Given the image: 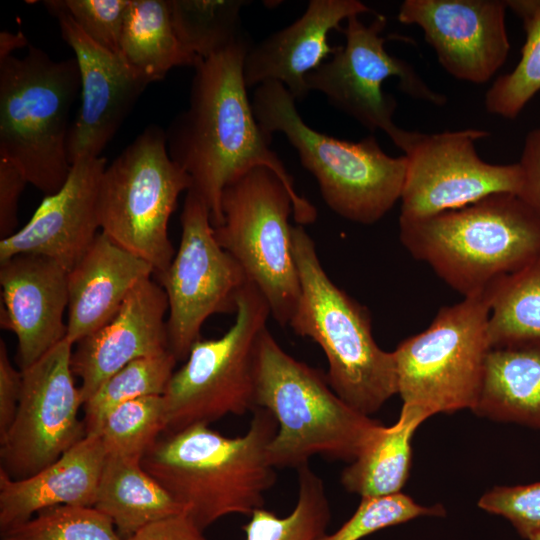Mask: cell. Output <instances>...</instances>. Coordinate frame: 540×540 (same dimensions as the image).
<instances>
[{"instance_id": "obj_28", "label": "cell", "mask_w": 540, "mask_h": 540, "mask_svg": "<svg viewBox=\"0 0 540 540\" xmlns=\"http://www.w3.org/2000/svg\"><path fill=\"white\" fill-rule=\"evenodd\" d=\"M488 290L491 348L540 339V255Z\"/></svg>"}, {"instance_id": "obj_3", "label": "cell", "mask_w": 540, "mask_h": 540, "mask_svg": "<svg viewBox=\"0 0 540 540\" xmlns=\"http://www.w3.org/2000/svg\"><path fill=\"white\" fill-rule=\"evenodd\" d=\"M399 239L469 297L540 255V215L519 195L497 193L428 218L399 219Z\"/></svg>"}, {"instance_id": "obj_14", "label": "cell", "mask_w": 540, "mask_h": 540, "mask_svg": "<svg viewBox=\"0 0 540 540\" xmlns=\"http://www.w3.org/2000/svg\"><path fill=\"white\" fill-rule=\"evenodd\" d=\"M73 347L65 338L21 370L18 408L0 439V469L12 479L41 471L85 437L79 419L83 402L71 368Z\"/></svg>"}, {"instance_id": "obj_12", "label": "cell", "mask_w": 540, "mask_h": 540, "mask_svg": "<svg viewBox=\"0 0 540 540\" xmlns=\"http://www.w3.org/2000/svg\"><path fill=\"white\" fill-rule=\"evenodd\" d=\"M386 24L387 18L381 13L369 25L359 16L348 18L340 31L345 45L310 72L306 83L310 92H321L332 106L371 132L382 130L404 152L415 131L404 130L394 122L397 101L383 90L384 81L395 77L403 93L436 106L445 105L447 98L431 89L409 62L389 54L382 36Z\"/></svg>"}, {"instance_id": "obj_9", "label": "cell", "mask_w": 540, "mask_h": 540, "mask_svg": "<svg viewBox=\"0 0 540 540\" xmlns=\"http://www.w3.org/2000/svg\"><path fill=\"white\" fill-rule=\"evenodd\" d=\"M489 313L487 289L440 308L424 331L398 344L393 354L403 406L429 417L474 409L491 349Z\"/></svg>"}, {"instance_id": "obj_10", "label": "cell", "mask_w": 540, "mask_h": 540, "mask_svg": "<svg viewBox=\"0 0 540 540\" xmlns=\"http://www.w3.org/2000/svg\"><path fill=\"white\" fill-rule=\"evenodd\" d=\"M235 314L221 337L197 340L183 366L173 373L162 395L165 434L256 408V348L271 311L250 281L239 293Z\"/></svg>"}, {"instance_id": "obj_26", "label": "cell", "mask_w": 540, "mask_h": 540, "mask_svg": "<svg viewBox=\"0 0 540 540\" xmlns=\"http://www.w3.org/2000/svg\"><path fill=\"white\" fill-rule=\"evenodd\" d=\"M429 416L422 410L402 406L392 426L381 425L361 453L341 474L343 487L363 497L400 493L409 477L411 440Z\"/></svg>"}, {"instance_id": "obj_27", "label": "cell", "mask_w": 540, "mask_h": 540, "mask_svg": "<svg viewBox=\"0 0 540 540\" xmlns=\"http://www.w3.org/2000/svg\"><path fill=\"white\" fill-rule=\"evenodd\" d=\"M119 52L151 83L175 67H195L202 59L187 51L178 39L170 0H130Z\"/></svg>"}, {"instance_id": "obj_13", "label": "cell", "mask_w": 540, "mask_h": 540, "mask_svg": "<svg viewBox=\"0 0 540 540\" xmlns=\"http://www.w3.org/2000/svg\"><path fill=\"white\" fill-rule=\"evenodd\" d=\"M180 223L178 250L157 279L168 300L169 350L177 361H184L211 315L236 312L239 293L249 280L217 242L210 211L191 190Z\"/></svg>"}, {"instance_id": "obj_31", "label": "cell", "mask_w": 540, "mask_h": 540, "mask_svg": "<svg viewBox=\"0 0 540 540\" xmlns=\"http://www.w3.org/2000/svg\"><path fill=\"white\" fill-rule=\"evenodd\" d=\"M298 498L285 517L260 508L242 527L245 540H316L326 533L330 507L322 479L309 464L298 469Z\"/></svg>"}, {"instance_id": "obj_25", "label": "cell", "mask_w": 540, "mask_h": 540, "mask_svg": "<svg viewBox=\"0 0 540 540\" xmlns=\"http://www.w3.org/2000/svg\"><path fill=\"white\" fill-rule=\"evenodd\" d=\"M94 508L128 540L146 525L185 512L137 458L107 455Z\"/></svg>"}, {"instance_id": "obj_41", "label": "cell", "mask_w": 540, "mask_h": 540, "mask_svg": "<svg viewBox=\"0 0 540 540\" xmlns=\"http://www.w3.org/2000/svg\"><path fill=\"white\" fill-rule=\"evenodd\" d=\"M203 532L182 512L146 525L128 540H208Z\"/></svg>"}, {"instance_id": "obj_30", "label": "cell", "mask_w": 540, "mask_h": 540, "mask_svg": "<svg viewBox=\"0 0 540 540\" xmlns=\"http://www.w3.org/2000/svg\"><path fill=\"white\" fill-rule=\"evenodd\" d=\"M506 2L522 20L525 42L517 65L493 82L485 94L484 104L489 113L514 119L540 92V0Z\"/></svg>"}, {"instance_id": "obj_15", "label": "cell", "mask_w": 540, "mask_h": 540, "mask_svg": "<svg viewBox=\"0 0 540 540\" xmlns=\"http://www.w3.org/2000/svg\"><path fill=\"white\" fill-rule=\"evenodd\" d=\"M489 135L481 129L439 133L415 132L404 151L406 175L401 193V220L424 219L459 209L497 193L519 194V163L483 161L475 144Z\"/></svg>"}, {"instance_id": "obj_36", "label": "cell", "mask_w": 540, "mask_h": 540, "mask_svg": "<svg viewBox=\"0 0 540 540\" xmlns=\"http://www.w3.org/2000/svg\"><path fill=\"white\" fill-rule=\"evenodd\" d=\"M129 3L130 0H49L43 5L64 11L91 40L118 53Z\"/></svg>"}, {"instance_id": "obj_18", "label": "cell", "mask_w": 540, "mask_h": 540, "mask_svg": "<svg viewBox=\"0 0 540 540\" xmlns=\"http://www.w3.org/2000/svg\"><path fill=\"white\" fill-rule=\"evenodd\" d=\"M106 166L101 156L73 163L64 185L44 197L21 229L0 240V262L33 254L71 271L98 234V189Z\"/></svg>"}, {"instance_id": "obj_34", "label": "cell", "mask_w": 540, "mask_h": 540, "mask_svg": "<svg viewBox=\"0 0 540 540\" xmlns=\"http://www.w3.org/2000/svg\"><path fill=\"white\" fill-rule=\"evenodd\" d=\"M2 540H124L112 520L94 507L55 506L1 532Z\"/></svg>"}, {"instance_id": "obj_2", "label": "cell", "mask_w": 540, "mask_h": 540, "mask_svg": "<svg viewBox=\"0 0 540 540\" xmlns=\"http://www.w3.org/2000/svg\"><path fill=\"white\" fill-rule=\"evenodd\" d=\"M252 412L242 436L227 437L209 425H193L166 433L141 460L203 531L224 516H251L264 508L265 493L276 481L267 446L277 421L264 408Z\"/></svg>"}, {"instance_id": "obj_11", "label": "cell", "mask_w": 540, "mask_h": 540, "mask_svg": "<svg viewBox=\"0 0 540 540\" xmlns=\"http://www.w3.org/2000/svg\"><path fill=\"white\" fill-rule=\"evenodd\" d=\"M221 210L217 242L260 290L271 317L287 326L301 285L289 223L293 203L285 185L270 169L254 168L225 187Z\"/></svg>"}, {"instance_id": "obj_38", "label": "cell", "mask_w": 540, "mask_h": 540, "mask_svg": "<svg viewBox=\"0 0 540 540\" xmlns=\"http://www.w3.org/2000/svg\"><path fill=\"white\" fill-rule=\"evenodd\" d=\"M27 180L20 170L7 160L0 159V236L16 232L18 201Z\"/></svg>"}, {"instance_id": "obj_32", "label": "cell", "mask_w": 540, "mask_h": 540, "mask_svg": "<svg viewBox=\"0 0 540 540\" xmlns=\"http://www.w3.org/2000/svg\"><path fill=\"white\" fill-rule=\"evenodd\" d=\"M176 362L169 350L136 359L108 378L82 406L85 435L95 434L105 415L118 405L163 395L175 372Z\"/></svg>"}, {"instance_id": "obj_43", "label": "cell", "mask_w": 540, "mask_h": 540, "mask_svg": "<svg viewBox=\"0 0 540 540\" xmlns=\"http://www.w3.org/2000/svg\"><path fill=\"white\" fill-rule=\"evenodd\" d=\"M528 540H540V533L532 536L531 538H529Z\"/></svg>"}, {"instance_id": "obj_22", "label": "cell", "mask_w": 540, "mask_h": 540, "mask_svg": "<svg viewBox=\"0 0 540 540\" xmlns=\"http://www.w3.org/2000/svg\"><path fill=\"white\" fill-rule=\"evenodd\" d=\"M106 451L98 435H85L59 459L24 479L0 469L1 532L55 506L94 507Z\"/></svg>"}, {"instance_id": "obj_5", "label": "cell", "mask_w": 540, "mask_h": 540, "mask_svg": "<svg viewBox=\"0 0 540 540\" xmlns=\"http://www.w3.org/2000/svg\"><path fill=\"white\" fill-rule=\"evenodd\" d=\"M292 239L301 294L288 326L320 346L335 393L370 416L397 394L393 351L377 345L368 308L330 279L304 226L292 227Z\"/></svg>"}, {"instance_id": "obj_20", "label": "cell", "mask_w": 540, "mask_h": 540, "mask_svg": "<svg viewBox=\"0 0 540 540\" xmlns=\"http://www.w3.org/2000/svg\"><path fill=\"white\" fill-rule=\"evenodd\" d=\"M168 300L159 283L140 282L116 314L74 346L71 368L80 380L83 404L128 363L169 351Z\"/></svg>"}, {"instance_id": "obj_24", "label": "cell", "mask_w": 540, "mask_h": 540, "mask_svg": "<svg viewBox=\"0 0 540 540\" xmlns=\"http://www.w3.org/2000/svg\"><path fill=\"white\" fill-rule=\"evenodd\" d=\"M472 411L540 429V339L490 349Z\"/></svg>"}, {"instance_id": "obj_16", "label": "cell", "mask_w": 540, "mask_h": 540, "mask_svg": "<svg viewBox=\"0 0 540 540\" xmlns=\"http://www.w3.org/2000/svg\"><path fill=\"white\" fill-rule=\"evenodd\" d=\"M503 0H405L398 21L418 26L452 77L483 84L505 63L510 42Z\"/></svg>"}, {"instance_id": "obj_23", "label": "cell", "mask_w": 540, "mask_h": 540, "mask_svg": "<svg viewBox=\"0 0 540 540\" xmlns=\"http://www.w3.org/2000/svg\"><path fill=\"white\" fill-rule=\"evenodd\" d=\"M153 267L100 232L68 272L66 339L75 345L104 326Z\"/></svg>"}, {"instance_id": "obj_17", "label": "cell", "mask_w": 540, "mask_h": 540, "mask_svg": "<svg viewBox=\"0 0 540 540\" xmlns=\"http://www.w3.org/2000/svg\"><path fill=\"white\" fill-rule=\"evenodd\" d=\"M73 50L81 81V104L67 137L72 165L80 158L100 157L126 116L151 82L121 55L91 40L64 11L48 9Z\"/></svg>"}, {"instance_id": "obj_1", "label": "cell", "mask_w": 540, "mask_h": 540, "mask_svg": "<svg viewBox=\"0 0 540 540\" xmlns=\"http://www.w3.org/2000/svg\"><path fill=\"white\" fill-rule=\"evenodd\" d=\"M251 46L244 39L194 67L188 107L165 131L169 156L191 178L189 190L206 204L214 227L223 223L225 187L258 167L270 169L283 182L297 225L314 223L316 208L296 191L292 176L270 148L272 136L254 115L243 75Z\"/></svg>"}, {"instance_id": "obj_6", "label": "cell", "mask_w": 540, "mask_h": 540, "mask_svg": "<svg viewBox=\"0 0 540 540\" xmlns=\"http://www.w3.org/2000/svg\"><path fill=\"white\" fill-rule=\"evenodd\" d=\"M260 127L283 133L302 166L316 179L327 206L340 217L371 225L383 218L401 198L407 159L385 153L376 137L353 142L312 129L296 101L279 82L256 87L251 100Z\"/></svg>"}, {"instance_id": "obj_29", "label": "cell", "mask_w": 540, "mask_h": 540, "mask_svg": "<svg viewBox=\"0 0 540 540\" xmlns=\"http://www.w3.org/2000/svg\"><path fill=\"white\" fill-rule=\"evenodd\" d=\"M247 0H170L171 17L184 48L200 59L247 39L240 13Z\"/></svg>"}, {"instance_id": "obj_19", "label": "cell", "mask_w": 540, "mask_h": 540, "mask_svg": "<svg viewBox=\"0 0 540 540\" xmlns=\"http://www.w3.org/2000/svg\"><path fill=\"white\" fill-rule=\"evenodd\" d=\"M1 328L17 337L20 370L66 338L68 271L40 255L20 254L0 262Z\"/></svg>"}, {"instance_id": "obj_39", "label": "cell", "mask_w": 540, "mask_h": 540, "mask_svg": "<svg viewBox=\"0 0 540 540\" xmlns=\"http://www.w3.org/2000/svg\"><path fill=\"white\" fill-rule=\"evenodd\" d=\"M22 372L16 369L8 355L3 339L0 340V439L10 428L20 399Z\"/></svg>"}, {"instance_id": "obj_21", "label": "cell", "mask_w": 540, "mask_h": 540, "mask_svg": "<svg viewBox=\"0 0 540 540\" xmlns=\"http://www.w3.org/2000/svg\"><path fill=\"white\" fill-rule=\"evenodd\" d=\"M379 13L358 0H311L303 15L289 26L253 44L243 65L247 88L266 82L281 83L295 101L310 93L306 77L336 53L328 41L332 30L352 16Z\"/></svg>"}, {"instance_id": "obj_35", "label": "cell", "mask_w": 540, "mask_h": 540, "mask_svg": "<svg viewBox=\"0 0 540 540\" xmlns=\"http://www.w3.org/2000/svg\"><path fill=\"white\" fill-rule=\"evenodd\" d=\"M441 504L431 507L416 503L400 493L388 496L363 497L354 514L334 533L316 540H360L379 530L411 521L421 516H445Z\"/></svg>"}, {"instance_id": "obj_42", "label": "cell", "mask_w": 540, "mask_h": 540, "mask_svg": "<svg viewBox=\"0 0 540 540\" xmlns=\"http://www.w3.org/2000/svg\"><path fill=\"white\" fill-rule=\"evenodd\" d=\"M26 46H28V40L21 31L17 33L3 31L0 33V59L13 55V51Z\"/></svg>"}, {"instance_id": "obj_33", "label": "cell", "mask_w": 540, "mask_h": 540, "mask_svg": "<svg viewBox=\"0 0 540 540\" xmlns=\"http://www.w3.org/2000/svg\"><path fill=\"white\" fill-rule=\"evenodd\" d=\"M164 432L163 397L155 395L113 408L93 435L100 437L107 455L142 460Z\"/></svg>"}, {"instance_id": "obj_7", "label": "cell", "mask_w": 540, "mask_h": 540, "mask_svg": "<svg viewBox=\"0 0 540 540\" xmlns=\"http://www.w3.org/2000/svg\"><path fill=\"white\" fill-rule=\"evenodd\" d=\"M81 90L75 58L53 60L29 46L0 59V159L17 167L46 195L66 182L69 114Z\"/></svg>"}, {"instance_id": "obj_8", "label": "cell", "mask_w": 540, "mask_h": 540, "mask_svg": "<svg viewBox=\"0 0 540 540\" xmlns=\"http://www.w3.org/2000/svg\"><path fill=\"white\" fill-rule=\"evenodd\" d=\"M191 187L189 175L169 156L165 131L150 125L102 173L97 203L101 232L148 262L157 276L176 253L168 223L180 194Z\"/></svg>"}, {"instance_id": "obj_4", "label": "cell", "mask_w": 540, "mask_h": 540, "mask_svg": "<svg viewBox=\"0 0 540 540\" xmlns=\"http://www.w3.org/2000/svg\"><path fill=\"white\" fill-rule=\"evenodd\" d=\"M255 406L278 424L267 446L274 468L298 469L315 455L352 462L382 425L341 399L326 374L284 351L268 328L256 348Z\"/></svg>"}, {"instance_id": "obj_40", "label": "cell", "mask_w": 540, "mask_h": 540, "mask_svg": "<svg viewBox=\"0 0 540 540\" xmlns=\"http://www.w3.org/2000/svg\"><path fill=\"white\" fill-rule=\"evenodd\" d=\"M518 163L522 172L518 195L540 215V126L527 134Z\"/></svg>"}, {"instance_id": "obj_37", "label": "cell", "mask_w": 540, "mask_h": 540, "mask_svg": "<svg viewBox=\"0 0 540 540\" xmlns=\"http://www.w3.org/2000/svg\"><path fill=\"white\" fill-rule=\"evenodd\" d=\"M478 506L506 518L523 538L540 533V482L495 486L481 496Z\"/></svg>"}]
</instances>
